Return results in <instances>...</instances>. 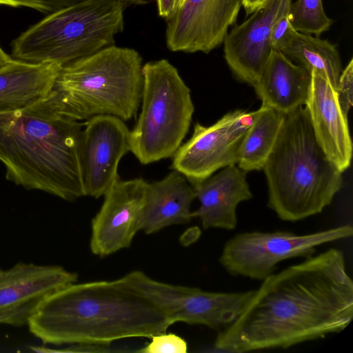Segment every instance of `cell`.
<instances>
[{"label": "cell", "instance_id": "32", "mask_svg": "<svg viewBox=\"0 0 353 353\" xmlns=\"http://www.w3.org/2000/svg\"><path fill=\"white\" fill-rule=\"evenodd\" d=\"M179 1H180V0H179Z\"/></svg>", "mask_w": 353, "mask_h": 353}, {"label": "cell", "instance_id": "31", "mask_svg": "<svg viewBox=\"0 0 353 353\" xmlns=\"http://www.w3.org/2000/svg\"><path fill=\"white\" fill-rule=\"evenodd\" d=\"M267 1H270V0H267Z\"/></svg>", "mask_w": 353, "mask_h": 353}, {"label": "cell", "instance_id": "14", "mask_svg": "<svg viewBox=\"0 0 353 353\" xmlns=\"http://www.w3.org/2000/svg\"><path fill=\"white\" fill-rule=\"evenodd\" d=\"M80 140V159L86 196L98 199L119 178L121 158L130 151V130L111 115L88 120Z\"/></svg>", "mask_w": 353, "mask_h": 353}, {"label": "cell", "instance_id": "1", "mask_svg": "<svg viewBox=\"0 0 353 353\" xmlns=\"http://www.w3.org/2000/svg\"><path fill=\"white\" fill-rule=\"evenodd\" d=\"M353 317V282L343 252L327 250L265 279L218 334L230 352L288 348L343 331Z\"/></svg>", "mask_w": 353, "mask_h": 353}, {"label": "cell", "instance_id": "6", "mask_svg": "<svg viewBox=\"0 0 353 353\" xmlns=\"http://www.w3.org/2000/svg\"><path fill=\"white\" fill-rule=\"evenodd\" d=\"M122 0H88L48 15L11 43L12 57L61 68L114 43L124 28Z\"/></svg>", "mask_w": 353, "mask_h": 353}, {"label": "cell", "instance_id": "19", "mask_svg": "<svg viewBox=\"0 0 353 353\" xmlns=\"http://www.w3.org/2000/svg\"><path fill=\"white\" fill-rule=\"evenodd\" d=\"M194 199L192 185L177 170H173L159 181L148 183L141 230L150 234L172 225L189 223Z\"/></svg>", "mask_w": 353, "mask_h": 353}, {"label": "cell", "instance_id": "21", "mask_svg": "<svg viewBox=\"0 0 353 353\" xmlns=\"http://www.w3.org/2000/svg\"><path fill=\"white\" fill-rule=\"evenodd\" d=\"M284 114L261 105L238 150V167L245 172L263 170L279 133Z\"/></svg>", "mask_w": 353, "mask_h": 353}, {"label": "cell", "instance_id": "11", "mask_svg": "<svg viewBox=\"0 0 353 353\" xmlns=\"http://www.w3.org/2000/svg\"><path fill=\"white\" fill-rule=\"evenodd\" d=\"M148 186L142 178H119L106 190L102 205L91 222L92 254L104 257L130 246L141 230Z\"/></svg>", "mask_w": 353, "mask_h": 353}, {"label": "cell", "instance_id": "25", "mask_svg": "<svg viewBox=\"0 0 353 353\" xmlns=\"http://www.w3.org/2000/svg\"><path fill=\"white\" fill-rule=\"evenodd\" d=\"M88 0H0V5L11 7H26L46 15ZM131 6L144 5L145 0H122Z\"/></svg>", "mask_w": 353, "mask_h": 353}, {"label": "cell", "instance_id": "16", "mask_svg": "<svg viewBox=\"0 0 353 353\" xmlns=\"http://www.w3.org/2000/svg\"><path fill=\"white\" fill-rule=\"evenodd\" d=\"M310 72L311 84L305 107L318 143L343 172L350 167L352 157L347 117L328 79L316 70Z\"/></svg>", "mask_w": 353, "mask_h": 353}, {"label": "cell", "instance_id": "22", "mask_svg": "<svg viewBox=\"0 0 353 353\" xmlns=\"http://www.w3.org/2000/svg\"><path fill=\"white\" fill-rule=\"evenodd\" d=\"M282 52L308 71L322 73L336 88L342 71L341 60L336 46L327 40L296 31Z\"/></svg>", "mask_w": 353, "mask_h": 353}, {"label": "cell", "instance_id": "30", "mask_svg": "<svg viewBox=\"0 0 353 353\" xmlns=\"http://www.w3.org/2000/svg\"><path fill=\"white\" fill-rule=\"evenodd\" d=\"M14 59L6 53L0 46V68L10 63Z\"/></svg>", "mask_w": 353, "mask_h": 353}, {"label": "cell", "instance_id": "13", "mask_svg": "<svg viewBox=\"0 0 353 353\" xmlns=\"http://www.w3.org/2000/svg\"><path fill=\"white\" fill-rule=\"evenodd\" d=\"M77 279L76 273L55 265L21 262L0 269V324L28 325L49 296Z\"/></svg>", "mask_w": 353, "mask_h": 353}, {"label": "cell", "instance_id": "24", "mask_svg": "<svg viewBox=\"0 0 353 353\" xmlns=\"http://www.w3.org/2000/svg\"><path fill=\"white\" fill-rule=\"evenodd\" d=\"M292 0H285L270 30V43L272 49L280 52L288 46L296 30L290 21V9Z\"/></svg>", "mask_w": 353, "mask_h": 353}, {"label": "cell", "instance_id": "18", "mask_svg": "<svg viewBox=\"0 0 353 353\" xmlns=\"http://www.w3.org/2000/svg\"><path fill=\"white\" fill-rule=\"evenodd\" d=\"M310 84V71L293 63L283 52L272 49L254 88L261 105L286 114L305 105Z\"/></svg>", "mask_w": 353, "mask_h": 353}, {"label": "cell", "instance_id": "15", "mask_svg": "<svg viewBox=\"0 0 353 353\" xmlns=\"http://www.w3.org/2000/svg\"><path fill=\"white\" fill-rule=\"evenodd\" d=\"M285 1H268L224 38V58L229 68L238 79L252 86L257 83L272 50L271 27Z\"/></svg>", "mask_w": 353, "mask_h": 353}, {"label": "cell", "instance_id": "26", "mask_svg": "<svg viewBox=\"0 0 353 353\" xmlns=\"http://www.w3.org/2000/svg\"><path fill=\"white\" fill-rule=\"evenodd\" d=\"M151 341L141 349V353H186L188 344L181 336L173 333L160 332L151 338Z\"/></svg>", "mask_w": 353, "mask_h": 353}, {"label": "cell", "instance_id": "23", "mask_svg": "<svg viewBox=\"0 0 353 353\" xmlns=\"http://www.w3.org/2000/svg\"><path fill=\"white\" fill-rule=\"evenodd\" d=\"M290 14L291 23L296 31L316 37L327 31L333 23L323 9L322 0L292 2Z\"/></svg>", "mask_w": 353, "mask_h": 353}, {"label": "cell", "instance_id": "27", "mask_svg": "<svg viewBox=\"0 0 353 353\" xmlns=\"http://www.w3.org/2000/svg\"><path fill=\"white\" fill-rule=\"evenodd\" d=\"M353 59L342 70L336 88L337 99L343 114L347 117L352 106Z\"/></svg>", "mask_w": 353, "mask_h": 353}, {"label": "cell", "instance_id": "10", "mask_svg": "<svg viewBox=\"0 0 353 353\" xmlns=\"http://www.w3.org/2000/svg\"><path fill=\"white\" fill-rule=\"evenodd\" d=\"M255 114L256 110H236L210 126L196 123L191 138L172 157V168L193 185L236 165L239 148Z\"/></svg>", "mask_w": 353, "mask_h": 353}, {"label": "cell", "instance_id": "17", "mask_svg": "<svg viewBox=\"0 0 353 353\" xmlns=\"http://www.w3.org/2000/svg\"><path fill=\"white\" fill-rule=\"evenodd\" d=\"M246 172L236 165L192 185L199 208L192 212L204 229L234 230L237 224L238 205L252 198L246 180Z\"/></svg>", "mask_w": 353, "mask_h": 353}, {"label": "cell", "instance_id": "8", "mask_svg": "<svg viewBox=\"0 0 353 353\" xmlns=\"http://www.w3.org/2000/svg\"><path fill=\"white\" fill-rule=\"evenodd\" d=\"M352 234L351 225L306 234L288 231L241 232L225 242L219 261L231 275L263 281L280 262L310 257L316 247L350 238Z\"/></svg>", "mask_w": 353, "mask_h": 353}, {"label": "cell", "instance_id": "12", "mask_svg": "<svg viewBox=\"0 0 353 353\" xmlns=\"http://www.w3.org/2000/svg\"><path fill=\"white\" fill-rule=\"evenodd\" d=\"M242 0H180L166 19L165 41L172 52L208 53L223 42Z\"/></svg>", "mask_w": 353, "mask_h": 353}, {"label": "cell", "instance_id": "29", "mask_svg": "<svg viewBox=\"0 0 353 353\" xmlns=\"http://www.w3.org/2000/svg\"><path fill=\"white\" fill-rule=\"evenodd\" d=\"M267 3V0H242V6L246 15L248 16L257 10L263 8Z\"/></svg>", "mask_w": 353, "mask_h": 353}, {"label": "cell", "instance_id": "7", "mask_svg": "<svg viewBox=\"0 0 353 353\" xmlns=\"http://www.w3.org/2000/svg\"><path fill=\"white\" fill-rule=\"evenodd\" d=\"M141 112L130 131V151L143 165L172 157L191 123L190 88L166 59L143 65Z\"/></svg>", "mask_w": 353, "mask_h": 353}, {"label": "cell", "instance_id": "9", "mask_svg": "<svg viewBox=\"0 0 353 353\" xmlns=\"http://www.w3.org/2000/svg\"><path fill=\"white\" fill-rule=\"evenodd\" d=\"M122 279L151 301L169 323L201 325L222 330L239 316L254 290L234 292H209L199 288L174 285L134 270Z\"/></svg>", "mask_w": 353, "mask_h": 353}, {"label": "cell", "instance_id": "4", "mask_svg": "<svg viewBox=\"0 0 353 353\" xmlns=\"http://www.w3.org/2000/svg\"><path fill=\"white\" fill-rule=\"evenodd\" d=\"M263 170L268 205L286 221L321 212L342 188L343 172L318 143L303 106L284 114Z\"/></svg>", "mask_w": 353, "mask_h": 353}, {"label": "cell", "instance_id": "5", "mask_svg": "<svg viewBox=\"0 0 353 353\" xmlns=\"http://www.w3.org/2000/svg\"><path fill=\"white\" fill-rule=\"evenodd\" d=\"M143 81L139 53L113 44L61 67L52 93L75 121L111 115L125 121L137 113Z\"/></svg>", "mask_w": 353, "mask_h": 353}, {"label": "cell", "instance_id": "2", "mask_svg": "<svg viewBox=\"0 0 353 353\" xmlns=\"http://www.w3.org/2000/svg\"><path fill=\"white\" fill-rule=\"evenodd\" d=\"M44 344L107 346L170 326L164 314L122 277L74 282L49 296L28 324Z\"/></svg>", "mask_w": 353, "mask_h": 353}, {"label": "cell", "instance_id": "20", "mask_svg": "<svg viewBox=\"0 0 353 353\" xmlns=\"http://www.w3.org/2000/svg\"><path fill=\"white\" fill-rule=\"evenodd\" d=\"M61 67L13 59L0 68V113L28 107L48 97Z\"/></svg>", "mask_w": 353, "mask_h": 353}, {"label": "cell", "instance_id": "3", "mask_svg": "<svg viewBox=\"0 0 353 353\" xmlns=\"http://www.w3.org/2000/svg\"><path fill=\"white\" fill-rule=\"evenodd\" d=\"M82 127L60 110L52 92L28 107L0 113V161L6 178L68 201L86 196Z\"/></svg>", "mask_w": 353, "mask_h": 353}, {"label": "cell", "instance_id": "28", "mask_svg": "<svg viewBox=\"0 0 353 353\" xmlns=\"http://www.w3.org/2000/svg\"><path fill=\"white\" fill-rule=\"evenodd\" d=\"M179 0H156L160 17L168 19L175 11Z\"/></svg>", "mask_w": 353, "mask_h": 353}]
</instances>
